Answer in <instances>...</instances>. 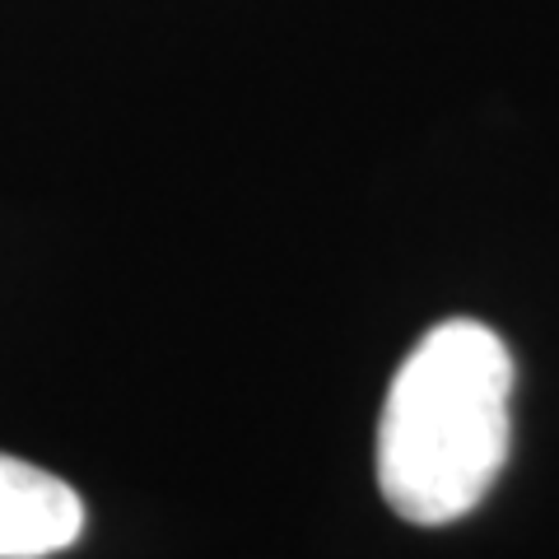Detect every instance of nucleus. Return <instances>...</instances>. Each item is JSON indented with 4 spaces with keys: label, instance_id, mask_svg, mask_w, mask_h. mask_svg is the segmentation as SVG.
Here are the masks:
<instances>
[{
    "label": "nucleus",
    "instance_id": "nucleus-1",
    "mask_svg": "<svg viewBox=\"0 0 559 559\" xmlns=\"http://www.w3.org/2000/svg\"><path fill=\"white\" fill-rule=\"evenodd\" d=\"M513 443V355L485 322L452 318L392 378L378 425V485L396 518L448 527L476 513Z\"/></svg>",
    "mask_w": 559,
    "mask_h": 559
},
{
    "label": "nucleus",
    "instance_id": "nucleus-2",
    "mask_svg": "<svg viewBox=\"0 0 559 559\" xmlns=\"http://www.w3.org/2000/svg\"><path fill=\"white\" fill-rule=\"evenodd\" d=\"M84 532V503L51 471L0 452V559L61 555Z\"/></svg>",
    "mask_w": 559,
    "mask_h": 559
}]
</instances>
